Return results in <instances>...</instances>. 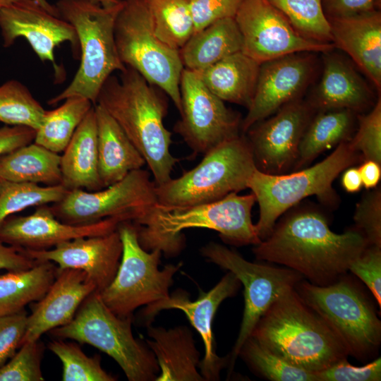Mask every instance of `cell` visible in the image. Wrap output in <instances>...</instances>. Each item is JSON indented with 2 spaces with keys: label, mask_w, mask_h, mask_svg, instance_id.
<instances>
[{
  "label": "cell",
  "mask_w": 381,
  "mask_h": 381,
  "mask_svg": "<svg viewBox=\"0 0 381 381\" xmlns=\"http://www.w3.org/2000/svg\"><path fill=\"white\" fill-rule=\"evenodd\" d=\"M368 245L356 227L334 233L322 212L303 207L286 213L253 251L258 260L284 265L311 284L326 286L344 275Z\"/></svg>",
  "instance_id": "1"
},
{
  "label": "cell",
  "mask_w": 381,
  "mask_h": 381,
  "mask_svg": "<svg viewBox=\"0 0 381 381\" xmlns=\"http://www.w3.org/2000/svg\"><path fill=\"white\" fill-rule=\"evenodd\" d=\"M138 71L126 66L119 77L111 75L97 99L140 152L156 186L171 179L179 161L170 152L172 133L164 125L166 97Z\"/></svg>",
  "instance_id": "2"
},
{
  "label": "cell",
  "mask_w": 381,
  "mask_h": 381,
  "mask_svg": "<svg viewBox=\"0 0 381 381\" xmlns=\"http://www.w3.org/2000/svg\"><path fill=\"white\" fill-rule=\"evenodd\" d=\"M250 337L289 364L313 373L349 356L340 338L295 288L272 303Z\"/></svg>",
  "instance_id": "3"
},
{
  "label": "cell",
  "mask_w": 381,
  "mask_h": 381,
  "mask_svg": "<svg viewBox=\"0 0 381 381\" xmlns=\"http://www.w3.org/2000/svg\"><path fill=\"white\" fill-rule=\"evenodd\" d=\"M255 202L253 193H231L217 201L185 208L164 210L157 204L136 224L138 241L145 250L159 249L166 256H174L184 247L183 230L205 228L217 231L227 243L255 246L262 241L251 219Z\"/></svg>",
  "instance_id": "4"
},
{
  "label": "cell",
  "mask_w": 381,
  "mask_h": 381,
  "mask_svg": "<svg viewBox=\"0 0 381 381\" xmlns=\"http://www.w3.org/2000/svg\"><path fill=\"white\" fill-rule=\"evenodd\" d=\"M123 0L109 6L80 0H59L55 4L59 17L74 28L80 63L73 80L47 102L54 105L71 97H81L95 105L99 91L115 71L126 66L121 61L114 37V25Z\"/></svg>",
  "instance_id": "5"
},
{
  "label": "cell",
  "mask_w": 381,
  "mask_h": 381,
  "mask_svg": "<svg viewBox=\"0 0 381 381\" xmlns=\"http://www.w3.org/2000/svg\"><path fill=\"white\" fill-rule=\"evenodd\" d=\"M350 140L339 144L321 162L291 174H270L255 169L248 184L259 205L255 224L261 241L272 231L277 220L304 198L315 195L332 205L337 195L332 187L335 179L346 168L362 159Z\"/></svg>",
  "instance_id": "6"
},
{
  "label": "cell",
  "mask_w": 381,
  "mask_h": 381,
  "mask_svg": "<svg viewBox=\"0 0 381 381\" xmlns=\"http://www.w3.org/2000/svg\"><path fill=\"white\" fill-rule=\"evenodd\" d=\"M256 169L249 142L239 135L208 151L180 177L156 186L157 205L173 210L217 201L248 188Z\"/></svg>",
  "instance_id": "7"
},
{
  "label": "cell",
  "mask_w": 381,
  "mask_h": 381,
  "mask_svg": "<svg viewBox=\"0 0 381 381\" xmlns=\"http://www.w3.org/2000/svg\"><path fill=\"white\" fill-rule=\"evenodd\" d=\"M132 315L120 317L94 291L82 303L73 319L54 328L58 339H70L93 346L111 357L129 381L155 380L159 373L157 359L150 349L133 334Z\"/></svg>",
  "instance_id": "8"
},
{
  "label": "cell",
  "mask_w": 381,
  "mask_h": 381,
  "mask_svg": "<svg viewBox=\"0 0 381 381\" xmlns=\"http://www.w3.org/2000/svg\"><path fill=\"white\" fill-rule=\"evenodd\" d=\"M302 300L330 326L349 356L373 358L381 344V321L364 291L349 278L318 286L302 279L295 286Z\"/></svg>",
  "instance_id": "9"
},
{
  "label": "cell",
  "mask_w": 381,
  "mask_h": 381,
  "mask_svg": "<svg viewBox=\"0 0 381 381\" xmlns=\"http://www.w3.org/2000/svg\"><path fill=\"white\" fill-rule=\"evenodd\" d=\"M114 37L122 63L166 93L180 113V80L184 67L179 51L155 35L143 0H123L115 21Z\"/></svg>",
  "instance_id": "10"
},
{
  "label": "cell",
  "mask_w": 381,
  "mask_h": 381,
  "mask_svg": "<svg viewBox=\"0 0 381 381\" xmlns=\"http://www.w3.org/2000/svg\"><path fill=\"white\" fill-rule=\"evenodd\" d=\"M122 243V254L111 282L99 295L116 315L128 317L138 307L167 298L174 276L181 263L159 269L162 251L145 250L138 238L137 225L124 221L117 226Z\"/></svg>",
  "instance_id": "11"
},
{
  "label": "cell",
  "mask_w": 381,
  "mask_h": 381,
  "mask_svg": "<svg viewBox=\"0 0 381 381\" xmlns=\"http://www.w3.org/2000/svg\"><path fill=\"white\" fill-rule=\"evenodd\" d=\"M155 187L150 174L140 169L97 190H68L51 208L58 219L71 224H90L107 218L138 224L157 204Z\"/></svg>",
  "instance_id": "12"
},
{
  "label": "cell",
  "mask_w": 381,
  "mask_h": 381,
  "mask_svg": "<svg viewBox=\"0 0 381 381\" xmlns=\"http://www.w3.org/2000/svg\"><path fill=\"white\" fill-rule=\"evenodd\" d=\"M200 251L209 262L232 272L244 288L243 318L229 361L231 370L241 346L262 315L282 294L295 288L303 277L288 267L249 262L237 252L215 242L207 243Z\"/></svg>",
  "instance_id": "13"
},
{
  "label": "cell",
  "mask_w": 381,
  "mask_h": 381,
  "mask_svg": "<svg viewBox=\"0 0 381 381\" xmlns=\"http://www.w3.org/2000/svg\"><path fill=\"white\" fill-rule=\"evenodd\" d=\"M181 119L174 126L194 154L205 155L238 136L241 114L228 108L203 83L196 71L183 68L180 80Z\"/></svg>",
  "instance_id": "14"
},
{
  "label": "cell",
  "mask_w": 381,
  "mask_h": 381,
  "mask_svg": "<svg viewBox=\"0 0 381 381\" xmlns=\"http://www.w3.org/2000/svg\"><path fill=\"white\" fill-rule=\"evenodd\" d=\"M234 18L242 36L241 52L260 64L294 53L322 54L335 48L303 37L268 0H244Z\"/></svg>",
  "instance_id": "15"
},
{
  "label": "cell",
  "mask_w": 381,
  "mask_h": 381,
  "mask_svg": "<svg viewBox=\"0 0 381 381\" xmlns=\"http://www.w3.org/2000/svg\"><path fill=\"white\" fill-rule=\"evenodd\" d=\"M315 113L308 101L299 98L253 125L246 131V138L257 169L279 174L292 168L302 137Z\"/></svg>",
  "instance_id": "16"
},
{
  "label": "cell",
  "mask_w": 381,
  "mask_h": 381,
  "mask_svg": "<svg viewBox=\"0 0 381 381\" xmlns=\"http://www.w3.org/2000/svg\"><path fill=\"white\" fill-rule=\"evenodd\" d=\"M313 54L294 53L260 64L255 95L241 121L243 133L284 105L301 98L316 73Z\"/></svg>",
  "instance_id": "17"
},
{
  "label": "cell",
  "mask_w": 381,
  "mask_h": 381,
  "mask_svg": "<svg viewBox=\"0 0 381 381\" xmlns=\"http://www.w3.org/2000/svg\"><path fill=\"white\" fill-rule=\"evenodd\" d=\"M240 286L238 279L229 271L209 291H202L195 301L190 300L188 292L179 289L167 298L147 306L142 317L148 325L161 310L177 309L183 311L203 341L205 354L200 363V373L205 381L217 380L222 368L228 361L226 358L218 356L215 352L213 321L222 302L235 295Z\"/></svg>",
  "instance_id": "18"
},
{
  "label": "cell",
  "mask_w": 381,
  "mask_h": 381,
  "mask_svg": "<svg viewBox=\"0 0 381 381\" xmlns=\"http://www.w3.org/2000/svg\"><path fill=\"white\" fill-rule=\"evenodd\" d=\"M0 30L4 47H9L19 37L25 38L42 61L52 63L55 77L59 81L64 77V71L56 62V47L68 42L74 54L80 55L73 25L40 6L1 9Z\"/></svg>",
  "instance_id": "19"
},
{
  "label": "cell",
  "mask_w": 381,
  "mask_h": 381,
  "mask_svg": "<svg viewBox=\"0 0 381 381\" xmlns=\"http://www.w3.org/2000/svg\"><path fill=\"white\" fill-rule=\"evenodd\" d=\"M23 250L35 261H51L61 270L84 271L99 293L111 282L116 273L122 243L116 229L104 235L64 241L53 248Z\"/></svg>",
  "instance_id": "20"
},
{
  "label": "cell",
  "mask_w": 381,
  "mask_h": 381,
  "mask_svg": "<svg viewBox=\"0 0 381 381\" xmlns=\"http://www.w3.org/2000/svg\"><path fill=\"white\" fill-rule=\"evenodd\" d=\"M122 222L107 218L86 224H67L58 219L51 207L41 205L30 215L7 218L0 225V241L22 249H49L77 238L109 234Z\"/></svg>",
  "instance_id": "21"
},
{
  "label": "cell",
  "mask_w": 381,
  "mask_h": 381,
  "mask_svg": "<svg viewBox=\"0 0 381 381\" xmlns=\"http://www.w3.org/2000/svg\"><path fill=\"white\" fill-rule=\"evenodd\" d=\"M94 291L96 286L84 271L58 268L49 289L28 315L21 345L37 341L45 332L69 323L83 301Z\"/></svg>",
  "instance_id": "22"
},
{
  "label": "cell",
  "mask_w": 381,
  "mask_h": 381,
  "mask_svg": "<svg viewBox=\"0 0 381 381\" xmlns=\"http://www.w3.org/2000/svg\"><path fill=\"white\" fill-rule=\"evenodd\" d=\"M323 54V71L308 103L316 110L347 109L363 114L375 104L372 89L344 56Z\"/></svg>",
  "instance_id": "23"
},
{
  "label": "cell",
  "mask_w": 381,
  "mask_h": 381,
  "mask_svg": "<svg viewBox=\"0 0 381 381\" xmlns=\"http://www.w3.org/2000/svg\"><path fill=\"white\" fill-rule=\"evenodd\" d=\"M327 19L335 47L351 57L380 95V11L374 9L350 16Z\"/></svg>",
  "instance_id": "24"
},
{
  "label": "cell",
  "mask_w": 381,
  "mask_h": 381,
  "mask_svg": "<svg viewBox=\"0 0 381 381\" xmlns=\"http://www.w3.org/2000/svg\"><path fill=\"white\" fill-rule=\"evenodd\" d=\"M147 334L151 339L147 344L159 368L156 381H205L198 370L200 352L188 327L167 329L148 325Z\"/></svg>",
  "instance_id": "25"
},
{
  "label": "cell",
  "mask_w": 381,
  "mask_h": 381,
  "mask_svg": "<svg viewBox=\"0 0 381 381\" xmlns=\"http://www.w3.org/2000/svg\"><path fill=\"white\" fill-rule=\"evenodd\" d=\"M97 129L98 171L103 188L142 169L144 158L116 121L99 104H95Z\"/></svg>",
  "instance_id": "26"
},
{
  "label": "cell",
  "mask_w": 381,
  "mask_h": 381,
  "mask_svg": "<svg viewBox=\"0 0 381 381\" xmlns=\"http://www.w3.org/2000/svg\"><path fill=\"white\" fill-rule=\"evenodd\" d=\"M61 156V183L68 190L103 188L98 171L97 129L94 106Z\"/></svg>",
  "instance_id": "27"
},
{
  "label": "cell",
  "mask_w": 381,
  "mask_h": 381,
  "mask_svg": "<svg viewBox=\"0 0 381 381\" xmlns=\"http://www.w3.org/2000/svg\"><path fill=\"white\" fill-rule=\"evenodd\" d=\"M260 67V64L240 51L198 73L219 99L248 109L255 95Z\"/></svg>",
  "instance_id": "28"
},
{
  "label": "cell",
  "mask_w": 381,
  "mask_h": 381,
  "mask_svg": "<svg viewBox=\"0 0 381 381\" xmlns=\"http://www.w3.org/2000/svg\"><path fill=\"white\" fill-rule=\"evenodd\" d=\"M242 45L235 18H227L193 34L179 54L184 68L198 72L241 51Z\"/></svg>",
  "instance_id": "29"
},
{
  "label": "cell",
  "mask_w": 381,
  "mask_h": 381,
  "mask_svg": "<svg viewBox=\"0 0 381 381\" xmlns=\"http://www.w3.org/2000/svg\"><path fill=\"white\" fill-rule=\"evenodd\" d=\"M0 180L60 184L61 156L35 143L23 145L0 156Z\"/></svg>",
  "instance_id": "30"
},
{
  "label": "cell",
  "mask_w": 381,
  "mask_h": 381,
  "mask_svg": "<svg viewBox=\"0 0 381 381\" xmlns=\"http://www.w3.org/2000/svg\"><path fill=\"white\" fill-rule=\"evenodd\" d=\"M356 115L347 109L318 111L301 140L294 170L307 166L327 149L350 140Z\"/></svg>",
  "instance_id": "31"
},
{
  "label": "cell",
  "mask_w": 381,
  "mask_h": 381,
  "mask_svg": "<svg viewBox=\"0 0 381 381\" xmlns=\"http://www.w3.org/2000/svg\"><path fill=\"white\" fill-rule=\"evenodd\" d=\"M58 267L51 261H37L25 270L10 271L0 276V317L14 314L38 301L54 282Z\"/></svg>",
  "instance_id": "32"
},
{
  "label": "cell",
  "mask_w": 381,
  "mask_h": 381,
  "mask_svg": "<svg viewBox=\"0 0 381 381\" xmlns=\"http://www.w3.org/2000/svg\"><path fill=\"white\" fill-rule=\"evenodd\" d=\"M93 106L86 98L71 97L64 99L57 108L46 110L41 125L36 130L34 143L54 152H62Z\"/></svg>",
  "instance_id": "33"
},
{
  "label": "cell",
  "mask_w": 381,
  "mask_h": 381,
  "mask_svg": "<svg viewBox=\"0 0 381 381\" xmlns=\"http://www.w3.org/2000/svg\"><path fill=\"white\" fill-rule=\"evenodd\" d=\"M155 35L169 47L180 50L194 32L191 0H143Z\"/></svg>",
  "instance_id": "34"
},
{
  "label": "cell",
  "mask_w": 381,
  "mask_h": 381,
  "mask_svg": "<svg viewBox=\"0 0 381 381\" xmlns=\"http://www.w3.org/2000/svg\"><path fill=\"white\" fill-rule=\"evenodd\" d=\"M68 190L61 183L42 186L0 180V225L11 214L28 207L60 202Z\"/></svg>",
  "instance_id": "35"
},
{
  "label": "cell",
  "mask_w": 381,
  "mask_h": 381,
  "mask_svg": "<svg viewBox=\"0 0 381 381\" xmlns=\"http://www.w3.org/2000/svg\"><path fill=\"white\" fill-rule=\"evenodd\" d=\"M303 37L321 43H332L329 20L322 0H268Z\"/></svg>",
  "instance_id": "36"
},
{
  "label": "cell",
  "mask_w": 381,
  "mask_h": 381,
  "mask_svg": "<svg viewBox=\"0 0 381 381\" xmlns=\"http://www.w3.org/2000/svg\"><path fill=\"white\" fill-rule=\"evenodd\" d=\"M45 111L20 82L11 80L0 85V122L36 131L41 125Z\"/></svg>",
  "instance_id": "37"
},
{
  "label": "cell",
  "mask_w": 381,
  "mask_h": 381,
  "mask_svg": "<svg viewBox=\"0 0 381 381\" xmlns=\"http://www.w3.org/2000/svg\"><path fill=\"white\" fill-rule=\"evenodd\" d=\"M241 356L262 377L272 381H317L315 374L295 367L249 337L241 346Z\"/></svg>",
  "instance_id": "38"
},
{
  "label": "cell",
  "mask_w": 381,
  "mask_h": 381,
  "mask_svg": "<svg viewBox=\"0 0 381 381\" xmlns=\"http://www.w3.org/2000/svg\"><path fill=\"white\" fill-rule=\"evenodd\" d=\"M48 348L62 363L64 381L116 380L102 368L98 356H87L76 344L59 339L51 341Z\"/></svg>",
  "instance_id": "39"
},
{
  "label": "cell",
  "mask_w": 381,
  "mask_h": 381,
  "mask_svg": "<svg viewBox=\"0 0 381 381\" xmlns=\"http://www.w3.org/2000/svg\"><path fill=\"white\" fill-rule=\"evenodd\" d=\"M358 128L350 139L362 159L373 160L381 164V99L366 114L356 115Z\"/></svg>",
  "instance_id": "40"
},
{
  "label": "cell",
  "mask_w": 381,
  "mask_h": 381,
  "mask_svg": "<svg viewBox=\"0 0 381 381\" xmlns=\"http://www.w3.org/2000/svg\"><path fill=\"white\" fill-rule=\"evenodd\" d=\"M43 353L39 340L23 343L18 352L0 367V381H42Z\"/></svg>",
  "instance_id": "41"
},
{
  "label": "cell",
  "mask_w": 381,
  "mask_h": 381,
  "mask_svg": "<svg viewBox=\"0 0 381 381\" xmlns=\"http://www.w3.org/2000/svg\"><path fill=\"white\" fill-rule=\"evenodd\" d=\"M353 220L369 245L381 247L380 188L368 192L356 204Z\"/></svg>",
  "instance_id": "42"
},
{
  "label": "cell",
  "mask_w": 381,
  "mask_h": 381,
  "mask_svg": "<svg viewBox=\"0 0 381 381\" xmlns=\"http://www.w3.org/2000/svg\"><path fill=\"white\" fill-rule=\"evenodd\" d=\"M348 271L358 277L381 307V247L368 245L349 265Z\"/></svg>",
  "instance_id": "43"
},
{
  "label": "cell",
  "mask_w": 381,
  "mask_h": 381,
  "mask_svg": "<svg viewBox=\"0 0 381 381\" xmlns=\"http://www.w3.org/2000/svg\"><path fill=\"white\" fill-rule=\"evenodd\" d=\"M317 381H380V357L362 366H355L342 359L332 366L315 373Z\"/></svg>",
  "instance_id": "44"
},
{
  "label": "cell",
  "mask_w": 381,
  "mask_h": 381,
  "mask_svg": "<svg viewBox=\"0 0 381 381\" xmlns=\"http://www.w3.org/2000/svg\"><path fill=\"white\" fill-rule=\"evenodd\" d=\"M244 0H191L194 32L227 18H235Z\"/></svg>",
  "instance_id": "45"
},
{
  "label": "cell",
  "mask_w": 381,
  "mask_h": 381,
  "mask_svg": "<svg viewBox=\"0 0 381 381\" xmlns=\"http://www.w3.org/2000/svg\"><path fill=\"white\" fill-rule=\"evenodd\" d=\"M27 319L25 310L0 317V367L20 348L26 331Z\"/></svg>",
  "instance_id": "46"
},
{
  "label": "cell",
  "mask_w": 381,
  "mask_h": 381,
  "mask_svg": "<svg viewBox=\"0 0 381 381\" xmlns=\"http://www.w3.org/2000/svg\"><path fill=\"white\" fill-rule=\"evenodd\" d=\"M36 131L26 126H5L0 128V156L34 141Z\"/></svg>",
  "instance_id": "47"
},
{
  "label": "cell",
  "mask_w": 381,
  "mask_h": 381,
  "mask_svg": "<svg viewBox=\"0 0 381 381\" xmlns=\"http://www.w3.org/2000/svg\"><path fill=\"white\" fill-rule=\"evenodd\" d=\"M327 18L350 16L375 9V0H322Z\"/></svg>",
  "instance_id": "48"
},
{
  "label": "cell",
  "mask_w": 381,
  "mask_h": 381,
  "mask_svg": "<svg viewBox=\"0 0 381 381\" xmlns=\"http://www.w3.org/2000/svg\"><path fill=\"white\" fill-rule=\"evenodd\" d=\"M37 261L27 255L22 248L0 241V270L21 271L32 267Z\"/></svg>",
  "instance_id": "49"
},
{
  "label": "cell",
  "mask_w": 381,
  "mask_h": 381,
  "mask_svg": "<svg viewBox=\"0 0 381 381\" xmlns=\"http://www.w3.org/2000/svg\"><path fill=\"white\" fill-rule=\"evenodd\" d=\"M358 168L363 186L367 189L375 188L381 178V164L373 160H364Z\"/></svg>",
  "instance_id": "50"
},
{
  "label": "cell",
  "mask_w": 381,
  "mask_h": 381,
  "mask_svg": "<svg viewBox=\"0 0 381 381\" xmlns=\"http://www.w3.org/2000/svg\"><path fill=\"white\" fill-rule=\"evenodd\" d=\"M343 188L348 193H356L362 186V179L358 167H349L343 172L341 179Z\"/></svg>",
  "instance_id": "51"
},
{
  "label": "cell",
  "mask_w": 381,
  "mask_h": 381,
  "mask_svg": "<svg viewBox=\"0 0 381 381\" xmlns=\"http://www.w3.org/2000/svg\"><path fill=\"white\" fill-rule=\"evenodd\" d=\"M37 6H40V4L36 0H0V10L10 6L30 7Z\"/></svg>",
  "instance_id": "52"
},
{
  "label": "cell",
  "mask_w": 381,
  "mask_h": 381,
  "mask_svg": "<svg viewBox=\"0 0 381 381\" xmlns=\"http://www.w3.org/2000/svg\"><path fill=\"white\" fill-rule=\"evenodd\" d=\"M40 6L48 12L58 16L55 6L50 4L47 0H36Z\"/></svg>",
  "instance_id": "53"
},
{
  "label": "cell",
  "mask_w": 381,
  "mask_h": 381,
  "mask_svg": "<svg viewBox=\"0 0 381 381\" xmlns=\"http://www.w3.org/2000/svg\"><path fill=\"white\" fill-rule=\"evenodd\" d=\"M80 1L92 2V3L100 4L102 6H109V5L115 4L119 0H80Z\"/></svg>",
  "instance_id": "54"
}]
</instances>
